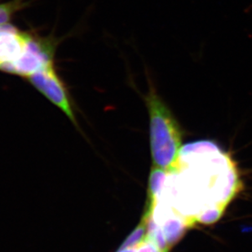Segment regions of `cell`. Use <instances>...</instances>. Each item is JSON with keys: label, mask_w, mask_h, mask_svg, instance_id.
<instances>
[{"label": "cell", "mask_w": 252, "mask_h": 252, "mask_svg": "<svg viewBox=\"0 0 252 252\" xmlns=\"http://www.w3.org/2000/svg\"><path fill=\"white\" fill-rule=\"evenodd\" d=\"M136 252H164L162 249H160L157 244H155L151 239L148 238L147 234L145 240L136 247Z\"/></svg>", "instance_id": "7"}, {"label": "cell", "mask_w": 252, "mask_h": 252, "mask_svg": "<svg viewBox=\"0 0 252 252\" xmlns=\"http://www.w3.org/2000/svg\"><path fill=\"white\" fill-rule=\"evenodd\" d=\"M147 79L149 89L145 100L150 115L153 162L155 167L169 171L176 166L182 150L181 127L149 74Z\"/></svg>", "instance_id": "1"}, {"label": "cell", "mask_w": 252, "mask_h": 252, "mask_svg": "<svg viewBox=\"0 0 252 252\" xmlns=\"http://www.w3.org/2000/svg\"><path fill=\"white\" fill-rule=\"evenodd\" d=\"M147 234V224L145 220L135 228V230L127 237L126 241L122 245L121 248H136L145 240Z\"/></svg>", "instance_id": "6"}, {"label": "cell", "mask_w": 252, "mask_h": 252, "mask_svg": "<svg viewBox=\"0 0 252 252\" xmlns=\"http://www.w3.org/2000/svg\"><path fill=\"white\" fill-rule=\"evenodd\" d=\"M118 252H136V248H120Z\"/></svg>", "instance_id": "8"}, {"label": "cell", "mask_w": 252, "mask_h": 252, "mask_svg": "<svg viewBox=\"0 0 252 252\" xmlns=\"http://www.w3.org/2000/svg\"><path fill=\"white\" fill-rule=\"evenodd\" d=\"M56 43L50 38H43L27 33V42L22 55L3 71L22 77L31 74L53 65Z\"/></svg>", "instance_id": "2"}, {"label": "cell", "mask_w": 252, "mask_h": 252, "mask_svg": "<svg viewBox=\"0 0 252 252\" xmlns=\"http://www.w3.org/2000/svg\"><path fill=\"white\" fill-rule=\"evenodd\" d=\"M27 79L37 90L60 108L74 124H76L69 94L53 65L31 74Z\"/></svg>", "instance_id": "3"}, {"label": "cell", "mask_w": 252, "mask_h": 252, "mask_svg": "<svg viewBox=\"0 0 252 252\" xmlns=\"http://www.w3.org/2000/svg\"><path fill=\"white\" fill-rule=\"evenodd\" d=\"M24 6L23 0H12L0 3V27L8 24L13 15Z\"/></svg>", "instance_id": "5"}, {"label": "cell", "mask_w": 252, "mask_h": 252, "mask_svg": "<svg viewBox=\"0 0 252 252\" xmlns=\"http://www.w3.org/2000/svg\"><path fill=\"white\" fill-rule=\"evenodd\" d=\"M27 33L9 24L0 27V70L3 71L22 55Z\"/></svg>", "instance_id": "4"}]
</instances>
